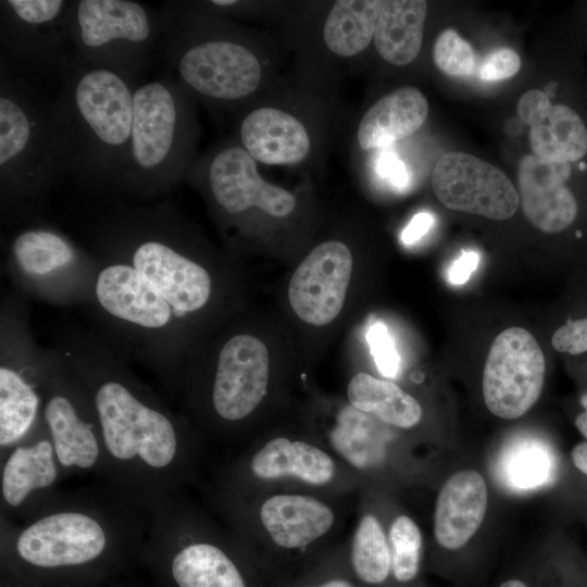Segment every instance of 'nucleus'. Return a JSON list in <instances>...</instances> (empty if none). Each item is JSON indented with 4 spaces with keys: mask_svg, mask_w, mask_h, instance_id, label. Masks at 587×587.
<instances>
[{
    "mask_svg": "<svg viewBox=\"0 0 587 587\" xmlns=\"http://www.w3.org/2000/svg\"><path fill=\"white\" fill-rule=\"evenodd\" d=\"M488 491L474 470L459 471L442 485L434 513V534L445 549L463 547L477 532L486 514Z\"/></svg>",
    "mask_w": 587,
    "mask_h": 587,
    "instance_id": "obj_21",
    "label": "nucleus"
},
{
    "mask_svg": "<svg viewBox=\"0 0 587 587\" xmlns=\"http://www.w3.org/2000/svg\"><path fill=\"white\" fill-rule=\"evenodd\" d=\"M479 263V254L476 251H463L448 270V280L455 286L465 284Z\"/></svg>",
    "mask_w": 587,
    "mask_h": 587,
    "instance_id": "obj_40",
    "label": "nucleus"
},
{
    "mask_svg": "<svg viewBox=\"0 0 587 587\" xmlns=\"http://www.w3.org/2000/svg\"><path fill=\"white\" fill-rule=\"evenodd\" d=\"M64 478L45 421L0 453V517L20 522L59 490Z\"/></svg>",
    "mask_w": 587,
    "mask_h": 587,
    "instance_id": "obj_17",
    "label": "nucleus"
},
{
    "mask_svg": "<svg viewBox=\"0 0 587 587\" xmlns=\"http://www.w3.org/2000/svg\"><path fill=\"white\" fill-rule=\"evenodd\" d=\"M375 170L379 177L399 191L405 190L410 186V170L389 146L382 148L378 153Z\"/></svg>",
    "mask_w": 587,
    "mask_h": 587,
    "instance_id": "obj_38",
    "label": "nucleus"
},
{
    "mask_svg": "<svg viewBox=\"0 0 587 587\" xmlns=\"http://www.w3.org/2000/svg\"><path fill=\"white\" fill-rule=\"evenodd\" d=\"M521 67L519 54L509 48L489 52L479 67V76L487 82L507 79L514 76Z\"/></svg>",
    "mask_w": 587,
    "mask_h": 587,
    "instance_id": "obj_37",
    "label": "nucleus"
},
{
    "mask_svg": "<svg viewBox=\"0 0 587 587\" xmlns=\"http://www.w3.org/2000/svg\"><path fill=\"white\" fill-rule=\"evenodd\" d=\"M352 405L340 413L338 426L332 434L335 449L351 464L364 467L378 462L384 455L374 421Z\"/></svg>",
    "mask_w": 587,
    "mask_h": 587,
    "instance_id": "obj_31",
    "label": "nucleus"
},
{
    "mask_svg": "<svg viewBox=\"0 0 587 587\" xmlns=\"http://www.w3.org/2000/svg\"><path fill=\"white\" fill-rule=\"evenodd\" d=\"M142 553L165 566L176 587H247L217 535L193 510L180 488L148 507Z\"/></svg>",
    "mask_w": 587,
    "mask_h": 587,
    "instance_id": "obj_8",
    "label": "nucleus"
},
{
    "mask_svg": "<svg viewBox=\"0 0 587 587\" xmlns=\"http://www.w3.org/2000/svg\"><path fill=\"white\" fill-rule=\"evenodd\" d=\"M209 379L179 386L187 404L208 410L212 420L234 425L249 417L265 397L270 358L258 337L238 333L224 340Z\"/></svg>",
    "mask_w": 587,
    "mask_h": 587,
    "instance_id": "obj_12",
    "label": "nucleus"
},
{
    "mask_svg": "<svg viewBox=\"0 0 587 587\" xmlns=\"http://www.w3.org/2000/svg\"><path fill=\"white\" fill-rule=\"evenodd\" d=\"M52 347L77 373L101 437L100 480L148 510L192 473L195 440L186 421L89 327L63 321Z\"/></svg>",
    "mask_w": 587,
    "mask_h": 587,
    "instance_id": "obj_2",
    "label": "nucleus"
},
{
    "mask_svg": "<svg viewBox=\"0 0 587 587\" xmlns=\"http://www.w3.org/2000/svg\"><path fill=\"white\" fill-rule=\"evenodd\" d=\"M73 1L2 0L0 2L1 59L15 71L55 68L71 58L70 16Z\"/></svg>",
    "mask_w": 587,
    "mask_h": 587,
    "instance_id": "obj_14",
    "label": "nucleus"
},
{
    "mask_svg": "<svg viewBox=\"0 0 587 587\" xmlns=\"http://www.w3.org/2000/svg\"><path fill=\"white\" fill-rule=\"evenodd\" d=\"M571 457L576 469L587 476V442L576 445Z\"/></svg>",
    "mask_w": 587,
    "mask_h": 587,
    "instance_id": "obj_42",
    "label": "nucleus"
},
{
    "mask_svg": "<svg viewBox=\"0 0 587 587\" xmlns=\"http://www.w3.org/2000/svg\"><path fill=\"white\" fill-rule=\"evenodd\" d=\"M573 164L545 160L535 154L525 155L519 163L517 192L522 210L542 233L562 234L578 221L580 203L569 185Z\"/></svg>",
    "mask_w": 587,
    "mask_h": 587,
    "instance_id": "obj_20",
    "label": "nucleus"
},
{
    "mask_svg": "<svg viewBox=\"0 0 587 587\" xmlns=\"http://www.w3.org/2000/svg\"><path fill=\"white\" fill-rule=\"evenodd\" d=\"M391 570L399 582L413 579L419 571L422 548L420 528L412 519L400 515L389 529Z\"/></svg>",
    "mask_w": 587,
    "mask_h": 587,
    "instance_id": "obj_33",
    "label": "nucleus"
},
{
    "mask_svg": "<svg viewBox=\"0 0 587 587\" xmlns=\"http://www.w3.org/2000/svg\"><path fill=\"white\" fill-rule=\"evenodd\" d=\"M248 467L260 479L290 476L312 485L327 484L335 474V464L325 451L285 437L274 438L255 451Z\"/></svg>",
    "mask_w": 587,
    "mask_h": 587,
    "instance_id": "obj_25",
    "label": "nucleus"
},
{
    "mask_svg": "<svg viewBox=\"0 0 587 587\" xmlns=\"http://www.w3.org/2000/svg\"><path fill=\"white\" fill-rule=\"evenodd\" d=\"M382 1L338 0L324 25L327 48L340 57L363 51L375 34Z\"/></svg>",
    "mask_w": 587,
    "mask_h": 587,
    "instance_id": "obj_29",
    "label": "nucleus"
},
{
    "mask_svg": "<svg viewBox=\"0 0 587 587\" xmlns=\"http://www.w3.org/2000/svg\"><path fill=\"white\" fill-rule=\"evenodd\" d=\"M428 114L425 96L415 87H401L377 100L363 115L358 140L363 150L388 147L413 135Z\"/></svg>",
    "mask_w": 587,
    "mask_h": 587,
    "instance_id": "obj_24",
    "label": "nucleus"
},
{
    "mask_svg": "<svg viewBox=\"0 0 587 587\" xmlns=\"http://www.w3.org/2000/svg\"><path fill=\"white\" fill-rule=\"evenodd\" d=\"M578 402L582 407V410L587 411V390L579 396Z\"/></svg>",
    "mask_w": 587,
    "mask_h": 587,
    "instance_id": "obj_45",
    "label": "nucleus"
},
{
    "mask_svg": "<svg viewBox=\"0 0 587 587\" xmlns=\"http://www.w3.org/2000/svg\"><path fill=\"white\" fill-rule=\"evenodd\" d=\"M60 73L51 109L66 171L98 191L116 192L132 135L133 79L76 55Z\"/></svg>",
    "mask_w": 587,
    "mask_h": 587,
    "instance_id": "obj_4",
    "label": "nucleus"
},
{
    "mask_svg": "<svg viewBox=\"0 0 587 587\" xmlns=\"http://www.w3.org/2000/svg\"><path fill=\"white\" fill-rule=\"evenodd\" d=\"M546 359L535 337L523 327H509L494 340L483 373V396L496 416H523L538 400Z\"/></svg>",
    "mask_w": 587,
    "mask_h": 587,
    "instance_id": "obj_15",
    "label": "nucleus"
},
{
    "mask_svg": "<svg viewBox=\"0 0 587 587\" xmlns=\"http://www.w3.org/2000/svg\"><path fill=\"white\" fill-rule=\"evenodd\" d=\"M42 416L64 478L104 469L97 416L82 379L51 346L41 347L38 361Z\"/></svg>",
    "mask_w": 587,
    "mask_h": 587,
    "instance_id": "obj_10",
    "label": "nucleus"
},
{
    "mask_svg": "<svg viewBox=\"0 0 587 587\" xmlns=\"http://www.w3.org/2000/svg\"><path fill=\"white\" fill-rule=\"evenodd\" d=\"M165 58L179 77V85L212 100L234 101L251 95L261 79L254 53L239 42L212 38L189 43L171 35Z\"/></svg>",
    "mask_w": 587,
    "mask_h": 587,
    "instance_id": "obj_13",
    "label": "nucleus"
},
{
    "mask_svg": "<svg viewBox=\"0 0 587 587\" xmlns=\"http://www.w3.org/2000/svg\"><path fill=\"white\" fill-rule=\"evenodd\" d=\"M315 587H353V586L346 580L333 579Z\"/></svg>",
    "mask_w": 587,
    "mask_h": 587,
    "instance_id": "obj_43",
    "label": "nucleus"
},
{
    "mask_svg": "<svg viewBox=\"0 0 587 587\" xmlns=\"http://www.w3.org/2000/svg\"><path fill=\"white\" fill-rule=\"evenodd\" d=\"M9 228L3 268L15 291L58 307L88 303L98 262L87 248L43 217Z\"/></svg>",
    "mask_w": 587,
    "mask_h": 587,
    "instance_id": "obj_7",
    "label": "nucleus"
},
{
    "mask_svg": "<svg viewBox=\"0 0 587 587\" xmlns=\"http://www.w3.org/2000/svg\"><path fill=\"white\" fill-rule=\"evenodd\" d=\"M17 291L0 305V453L25 439L42 421L43 400L28 309Z\"/></svg>",
    "mask_w": 587,
    "mask_h": 587,
    "instance_id": "obj_11",
    "label": "nucleus"
},
{
    "mask_svg": "<svg viewBox=\"0 0 587 587\" xmlns=\"http://www.w3.org/2000/svg\"><path fill=\"white\" fill-rule=\"evenodd\" d=\"M189 155V114L182 86L165 75L135 88L132 135L117 185L141 201L167 196L184 176Z\"/></svg>",
    "mask_w": 587,
    "mask_h": 587,
    "instance_id": "obj_6",
    "label": "nucleus"
},
{
    "mask_svg": "<svg viewBox=\"0 0 587 587\" xmlns=\"http://www.w3.org/2000/svg\"><path fill=\"white\" fill-rule=\"evenodd\" d=\"M552 102L544 90L533 89L522 95L517 102V114L523 123L533 126L548 113Z\"/></svg>",
    "mask_w": 587,
    "mask_h": 587,
    "instance_id": "obj_39",
    "label": "nucleus"
},
{
    "mask_svg": "<svg viewBox=\"0 0 587 587\" xmlns=\"http://www.w3.org/2000/svg\"><path fill=\"white\" fill-rule=\"evenodd\" d=\"M87 245L132 336L166 369L180 366L216 283L170 200L113 203L91 223Z\"/></svg>",
    "mask_w": 587,
    "mask_h": 587,
    "instance_id": "obj_1",
    "label": "nucleus"
},
{
    "mask_svg": "<svg viewBox=\"0 0 587 587\" xmlns=\"http://www.w3.org/2000/svg\"><path fill=\"white\" fill-rule=\"evenodd\" d=\"M554 473L553 452L545 441L534 437H520L509 442L498 463L501 482L516 491L546 486Z\"/></svg>",
    "mask_w": 587,
    "mask_h": 587,
    "instance_id": "obj_30",
    "label": "nucleus"
},
{
    "mask_svg": "<svg viewBox=\"0 0 587 587\" xmlns=\"http://www.w3.org/2000/svg\"><path fill=\"white\" fill-rule=\"evenodd\" d=\"M427 3L422 0L382 1L374 34L378 54L394 65H407L420 53Z\"/></svg>",
    "mask_w": 587,
    "mask_h": 587,
    "instance_id": "obj_26",
    "label": "nucleus"
},
{
    "mask_svg": "<svg viewBox=\"0 0 587 587\" xmlns=\"http://www.w3.org/2000/svg\"><path fill=\"white\" fill-rule=\"evenodd\" d=\"M551 346L572 357L587 354V319L564 320L553 332Z\"/></svg>",
    "mask_w": 587,
    "mask_h": 587,
    "instance_id": "obj_36",
    "label": "nucleus"
},
{
    "mask_svg": "<svg viewBox=\"0 0 587 587\" xmlns=\"http://www.w3.org/2000/svg\"><path fill=\"white\" fill-rule=\"evenodd\" d=\"M437 199L448 209L503 221L520 204L519 192L497 166L465 152H447L432 176Z\"/></svg>",
    "mask_w": 587,
    "mask_h": 587,
    "instance_id": "obj_16",
    "label": "nucleus"
},
{
    "mask_svg": "<svg viewBox=\"0 0 587 587\" xmlns=\"http://www.w3.org/2000/svg\"><path fill=\"white\" fill-rule=\"evenodd\" d=\"M148 524L146 508L100 480L59 489L23 521L0 517L1 554L38 574L110 565L142 550Z\"/></svg>",
    "mask_w": 587,
    "mask_h": 587,
    "instance_id": "obj_3",
    "label": "nucleus"
},
{
    "mask_svg": "<svg viewBox=\"0 0 587 587\" xmlns=\"http://www.w3.org/2000/svg\"><path fill=\"white\" fill-rule=\"evenodd\" d=\"M204 178L213 202L229 216L258 208L272 216L284 217L296 205L295 196L266 183L258 172L255 160L239 146L216 152Z\"/></svg>",
    "mask_w": 587,
    "mask_h": 587,
    "instance_id": "obj_19",
    "label": "nucleus"
},
{
    "mask_svg": "<svg viewBox=\"0 0 587 587\" xmlns=\"http://www.w3.org/2000/svg\"><path fill=\"white\" fill-rule=\"evenodd\" d=\"M500 587H527V586L519 579H510L502 583Z\"/></svg>",
    "mask_w": 587,
    "mask_h": 587,
    "instance_id": "obj_44",
    "label": "nucleus"
},
{
    "mask_svg": "<svg viewBox=\"0 0 587 587\" xmlns=\"http://www.w3.org/2000/svg\"><path fill=\"white\" fill-rule=\"evenodd\" d=\"M162 30L161 13L137 1L72 3L70 38L75 55L130 79L149 64Z\"/></svg>",
    "mask_w": 587,
    "mask_h": 587,
    "instance_id": "obj_9",
    "label": "nucleus"
},
{
    "mask_svg": "<svg viewBox=\"0 0 587 587\" xmlns=\"http://www.w3.org/2000/svg\"><path fill=\"white\" fill-rule=\"evenodd\" d=\"M353 259L341 241L314 248L291 276L289 303L303 322L324 326L340 313L351 278Z\"/></svg>",
    "mask_w": 587,
    "mask_h": 587,
    "instance_id": "obj_18",
    "label": "nucleus"
},
{
    "mask_svg": "<svg viewBox=\"0 0 587 587\" xmlns=\"http://www.w3.org/2000/svg\"><path fill=\"white\" fill-rule=\"evenodd\" d=\"M435 223V217L429 212H419L401 233V241L404 245H413L423 238Z\"/></svg>",
    "mask_w": 587,
    "mask_h": 587,
    "instance_id": "obj_41",
    "label": "nucleus"
},
{
    "mask_svg": "<svg viewBox=\"0 0 587 587\" xmlns=\"http://www.w3.org/2000/svg\"><path fill=\"white\" fill-rule=\"evenodd\" d=\"M240 140L255 160L266 164H294L310 150L308 133L295 116L274 108H260L241 122Z\"/></svg>",
    "mask_w": 587,
    "mask_h": 587,
    "instance_id": "obj_22",
    "label": "nucleus"
},
{
    "mask_svg": "<svg viewBox=\"0 0 587 587\" xmlns=\"http://www.w3.org/2000/svg\"><path fill=\"white\" fill-rule=\"evenodd\" d=\"M433 58L441 72L453 77L469 76L475 67L474 49L453 28L439 34L434 45Z\"/></svg>",
    "mask_w": 587,
    "mask_h": 587,
    "instance_id": "obj_34",
    "label": "nucleus"
},
{
    "mask_svg": "<svg viewBox=\"0 0 587 587\" xmlns=\"http://www.w3.org/2000/svg\"><path fill=\"white\" fill-rule=\"evenodd\" d=\"M259 517L271 539L286 549H300L321 538L335 521L334 512L322 501L290 494L267 498Z\"/></svg>",
    "mask_w": 587,
    "mask_h": 587,
    "instance_id": "obj_23",
    "label": "nucleus"
},
{
    "mask_svg": "<svg viewBox=\"0 0 587 587\" xmlns=\"http://www.w3.org/2000/svg\"><path fill=\"white\" fill-rule=\"evenodd\" d=\"M366 340L379 372L385 377H396L400 358L386 325L382 322L373 324L367 330Z\"/></svg>",
    "mask_w": 587,
    "mask_h": 587,
    "instance_id": "obj_35",
    "label": "nucleus"
},
{
    "mask_svg": "<svg viewBox=\"0 0 587 587\" xmlns=\"http://www.w3.org/2000/svg\"><path fill=\"white\" fill-rule=\"evenodd\" d=\"M528 138L534 154L545 160L580 163L587 155V125L564 103L552 104L546 116L530 126Z\"/></svg>",
    "mask_w": 587,
    "mask_h": 587,
    "instance_id": "obj_27",
    "label": "nucleus"
},
{
    "mask_svg": "<svg viewBox=\"0 0 587 587\" xmlns=\"http://www.w3.org/2000/svg\"><path fill=\"white\" fill-rule=\"evenodd\" d=\"M0 73V213L12 227L42 217L66 165L51 104L2 59Z\"/></svg>",
    "mask_w": 587,
    "mask_h": 587,
    "instance_id": "obj_5",
    "label": "nucleus"
},
{
    "mask_svg": "<svg viewBox=\"0 0 587 587\" xmlns=\"http://www.w3.org/2000/svg\"><path fill=\"white\" fill-rule=\"evenodd\" d=\"M347 397L353 408L396 427H413L422 417V408L414 397L394 382L366 373L351 378Z\"/></svg>",
    "mask_w": 587,
    "mask_h": 587,
    "instance_id": "obj_28",
    "label": "nucleus"
},
{
    "mask_svg": "<svg viewBox=\"0 0 587 587\" xmlns=\"http://www.w3.org/2000/svg\"><path fill=\"white\" fill-rule=\"evenodd\" d=\"M352 567L369 584L383 583L391 569V553L378 520L364 515L354 532L351 548Z\"/></svg>",
    "mask_w": 587,
    "mask_h": 587,
    "instance_id": "obj_32",
    "label": "nucleus"
}]
</instances>
